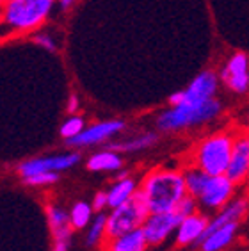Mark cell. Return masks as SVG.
Listing matches in <instances>:
<instances>
[{
    "mask_svg": "<svg viewBox=\"0 0 249 251\" xmlns=\"http://www.w3.org/2000/svg\"><path fill=\"white\" fill-rule=\"evenodd\" d=\"M70 218H72V225L75 228H84L87 223L91 221V207L84 201L75 203V207L72 208Z\"/></svg>",
    "mask_w": 249,
    "mask_h": 251,
    "instance_id": "cell-22",
    "label": "cell"
},
{
    "mask_svg": "<svg viewBox=\"0 0 249 251\" xmlns=\"http://www.w3.org/2000/svg\"><path fill=\"white\" fill-rule=\"evenodd\" d=\"M206 221L205 216H199V214H191L187 218L182 219L180 226H178L176 233V242L178 244H191V242H199L201 235L206 230Z\"/></svg>",
    "mask_w": 249,
    "mask_h": 251,
    "instance_id": "cell-14",
    "label": "cell"
},
{
    "mask_svg": "<svg viewBox=\"0 0 249 251\" xmlns=\"http://www.w3.org/2000/svg\"><path fill=\"white\" fill-rule=\"evenodd\" d=\"M124 123L120 120H112V121H101V123H96V125L89 126V128H84L78 135L75 137H70L66 139V143L70 146H91L98 145V143H103L105 139L112 137L114 134L123 130Z\"/></svg>",
    "mask_w": 249,
    "mask_h": 251,
    "instance_id": "cell-11",
    "label": "cell"
},
{
    "mask_svg": "<svg viewBox=\"0 0 249 251\" xmlns=\"http://www.w3.org/2000/svg\"><path fill=\"white\" fill-rule=\"evenodd\" d=\"M221 101L212 98L203 103H180L171 105L157 120V126L164 132H176L191 126L208 123L221 114Z\"/></svg>",
    "mask_w": 249,
    "mask_h": 251,
    "instance_id": "cell-2",
    "label": "cell"
},
{
    "mask_svg": "<svg viewBox=\"0 0 249 251\" xmlns=\"http://www.w3.org/2000/svg\"><path fill=\"white\" fill-rule=\"evenodd\" d=\"M34 41L38 45H41L43 49H47V50H50V52H55V43H53V39L50 38V36H47V34H38L36 38H34Z\"/></svg>",
    "mask_w": 249,
    "mask_h": 251,
    "instance_id": "cell-27",
    "label": "cell"
},
{
    "mask_svg": "<svg viewBox=\"0 0 249 251\" xmlns=\"http://www.w3.org/2000/svg\"><path fill=\"white\" fill-rule=\"evenodd\" d=\"M68 248H70V241L68 239H61V241H55L53 251H68Z\"/></svg>",
    "mask_w": 249,
    "mask_h": 251,
    "instance_id": "cell-30",
    "label": "cell"
},
{
    "mask_svg": "<svg viewBox=\"0 0 249 251\" xmlns=\"http://www.w3.org/2000/svg\"><path fill=\"white\" fill-rule=\"evenodd\" d=\"M226 175L233 184H240L246 180V176H249V134H240L235 137Z\"/></svg>",
    "mask_w": 249,
    "mask_h": 251,
    "instance_id": "cell-12",
    "label": "cell"
},
{
    "mask_svg": "<svg viewBox=\"0 0 249 251\" xmlns=\"http://www.w3.org/2000/svg\"><path fill=\"white\" fill-rule=\"evenodd\" d=\"M121 164H123V160L114 150H105L95 153L87 160V169H91V171H116L121 168Z\"/></svg>",
    "mask_w": 249,
    "mask_h": 251,
    "instance_id": "cell-18",
    "label": "cell"
},
{
    "mask_svg": "<svg viewBox=\"0 0 249 251\" xmlns=\"http://www.w3.org/2000/svg\"><path fill=\"white\" fill-rule=\"evenodd\" d=\"M233 185L235 184L228 178V175L210 176L199 200L208 208H223L226 203L230 201L231 194H233Z\"/></svg>",
    "mask_w": 249,
    "mask_h": 251,
    "instance_id": "cell-10",
    "label": "cell"
},
{
    "mask_svg": "<svg viewBox=\"0 0 249 251\" xmlns=\"http://www.w3.org/2000/svg\"><path fill=\"white\" fill-rule=\"evenodd\" d=\"M25 184L27 185H48L59 180L57 171H43V173H36L30 176H25Z\"/></svg>",
    "mask_w": 249,
    "mask_h": 251,
    "instance_id": "cell-25",
    "label": "cell"
},
{
    "mask_svg": "<svg viewBox=\"0 0 249 251\" xmlns=\"http://www.w3.org/2000/svg\"><path fill=\"white\" fill-rule=\"evenodd\" d=\"M73 2H75V0H59V4H61L62 9H66V7H70V5H72Z\"/></svg>",
    "mask_w": 249,
    "mask_h": 251,
    "instance_id": "cell-31",
    "label": "cell"
},
{
    "mask_svg": "<svg viewBox=\"0 0 249 251\" xmlns=\"http://www.w3.org/2000/svg\"><path fill=\"white\" fill-rule=\"evenodd\" d=\"M77 109H78V98L77 95H72L70 100H68V112L73 114V112H77Z\"/></svg>",
    "mask_w": 249,
    "mask_h": 251,
    "instance_id": "cell-29",
    "label": "cell"
},
{
    "mask_svg": "<svg viewBox=\"0 0 249 251\" xmlns=\"http://www.w3.org/2000/svg\"><path fill=\"white\" fill-rule=\"evenodd\" d=\"M237 226H239V221L228 223L224 226H221L219 230L212 232L210 235L206 237L205 241L201 242V250L203 251H221L224 250L231 241H233L235 232H237Z\"/></svg>",
    "mask_w": 249,
    "mask_h": 251,
    "instance_id": "cell-16",
    "label": "cell"
},
{
    "mask_svg": "<svg viewBox=\"0 0 249 251\" xmlns=\"http://www.w3.org/2000/svg\"><path fill=\"white\" fill-rule=\"evenodd\" d=\"M221 80L233 93L249 91V55L244 52H235L226 61L224 68L219 73Z\"/></svg>",
    "mask_w": 249,
    "mask_h": 251,
    "instance_id": "cell-7",
    "label": "cell"
},
{
    "mask_svg": "<svg viewBox=\"0 0 249 251\" xmlns=\"http://www.w3.org/2000/svg\"><path fill=\"white\" fill-rule=\"evenodd\" d=\"M182 219H183V216L178 214L176 210L149 214L148 219H146L143 225L144 235H146L148 244H160L162 241H166L169 233L180 226Z\"/></svg>",
    "mask_w": 249,
    "mask_h": 251,
    "instance_id": "cell-8",
    "label": "cell"
},
{
    "mask_svg": "<svg viewBox=\"0 0 249 251\" xmlns=\"http://www.w3.org/2000/svg\"><path fill=\"white\" fill-rule=\"evenodd\" d=\"M135 191H137V189H135V182L132 178L126 176V178H123V180H118V182L110 187L109 193H107V196H109V207H112V208L120 207L121 203L126 201Z\"/></svg>",
    "mask_w": 249,
    "mask_h": 251,
    "instance_id": "cell-19",
    "label": "cell"
},
{
    "mask_svg": "<svg viewBox=\"0 0 249 251\" xmlns=\"http://www.w3.org/2000/svg\"><path fill=\"white\" fill-rule=\"evenodd\" d=\"M2 2H4V0H0V4H2Z\"/></svg>",
    "mask_w": 249,
    "mask_h": 251,
    "instance_id": "cell-33",
    "label": "cell"
},
{
    "mask_svg": "<svg viewBox=\"0 0 249 251\" xmlns=\"http://www.w3.org/2000/svg\"><path fill=\"white\" fill-rule=\"evenodd\" d=\"M52 4L53 0H9L2 15V24L16 32L30 30L43 24Z\"/></svg>",
    "mask_w": 249,
    "mask_h": 251,
    "instance_id": "cell-5",
    "label": "cell"
},
{
    "mask_svg": "<svg viewBox=\"0 0 249 251\" xmlns=\"http://www.w3.org/2000/svg\"><path fill=\"white\" fill-rule=\"evenodd\" d=\"M148 246L146 235H144L143 226L135 228L132 232H126L120 237L109 239L107 251H144Z\"/></svg>",
    "mask_w": 249,
    "mask_h": 251,
    "instance_id": "cell-15",
    "label": "cell"
},
{
    "mask_svg": "<svg viewBox=\"0 0 249 251\" xmlns=\"http://www.w3.org/2000/svg\"><path fill=\"white\" fill-rule=\"evenodd\" d=\"M174 210H176L178 214H182L183 218L194 214L196 212V201H194V196H183V200L178 203Z\"/></svg>",
    "mask_w": 249,
    "mask_h": 251,
    "instance_id": "cell-26",
    "label": "cell"
},
{
    "mask_svg": "<svg viewBox=\"0 0 249 251\" xmlns=\"http://www.w3.org/2000/svg\"><path fill=\"white\" fill-rule=\"evenodd\" d=\"M47 216H48V223H50V228H52V233H53V237H55V241L70 239V235H72V230H70V221H72V218H70L64 210H61V208H57V207H48Z\"/></svg>",
    "mask_w": 249,
    "mask_h": 251,
    "instance_id": "cell-17",
    "label": "cell"
},
{
    "mask_svg": "<svg viewBox=\"0 0 249 251\" xmlns=\"http://www.w3.org/2000/svg\"><path fill=\"white\" fill-rule=\"evenodd\" d=\"M233 141L235 137L228 132H217L205 137L194 151V164L210 176L226 175L233 151Z\"/></svg>",
    "mask_w": 249,
    "mask_h": 251,
    "instance_id": "cell-3",
    "label": "cell"
},
{
    "mask_svg": "<svg viewBox=\"0 0 249 251\" xmlns=\"http://www.w3.org/2000/svg\"><path fill=\"white\" fill-rule=\"evenodd\" d=\"M80 160L78 153H66V155H55V157H41V159H30L22 162L18 171L22 176H30L43 171H62V169L73 168Z\"/></svg>",
    "mask_w": 249,
    "mask_h": 251,
    "instance_id": "cell-9",
    "label": "cell"
},
{
    "mask_svg": "<svg viewBox=\"0 0 249 251\" xmlns=\"http://www.w3.org/2000/svg\"><path fill=\"white\" fill-rule=\"evenodd\" d=\"M149 216V208L143 191H135L132 196L120 207L112 210L107 218V239H114L126 232H132L135 228H141Z\"/></svg>",
    "mask_w": 249,
    "mask_h": 251,
    "instance_id": "cell-4",
    "label": "cell"
},
{
    "mask_svg": "<svg viewBox=\"0 0 249 251\" xmlns=\"http://www.w3.org/2000/svg\"><path fill=\"white\" fill-rule=\"evenodd\" d=\"M105 230H107V216L105 214H98L91 225V230L87 233V244L89 246L96 244L101 239V235L105 233Z\"/></svg>",
    "mask_w": 249,
    "mask_h": 251,
    "instance_id": "cell-23",
    "label": "cell"
},
{
    "mask_svg": "<svg viewBox=\"0 0 249 251\" xmlns=\"http://www.w3.org/2000/svg\"><path fill=\"white\" fill-rule=\"evenodd\" d=\"M157 134L153 132H148V134H143L139 137H134V139L123 141V143H110L109 150L114 151H139L144 148H149L151 145L157 143Z\"/></svg>",
    "mask_w": 249,
    "mask_h": 251,
    "instance_id": "cell-20",
    "label": "cell"
},
{
    "mask_svg": "<svg viewBox=\"0 0 249 251\" xmlns=\"http://www.w3.org/2000/svg\"><path fill=\"white\" fill-rule=\"evenodd\" d=\"M109 205V196H107V193H98L95 196V201H93V208L95 210H101L103 207H107Z\"/></svg>",
    "mask_w": 249,
    "mask_h": 251,
    "instance_id": "cell-28",
    "label": "cell"
},
{
    "mask_svg": "<svg viewBox=\"0 0 249 251\" xmlns=\"http://www.w3.org/2000/svg\"><path fill=\"white\" fill-rule=\"evenodd\" d=\"M246 210H248V201H246V200H235V201L224 205L219 216H216V218L206 225V230L201 235V239H199V242H203L212 232L219 230L221 226H224V225H228V223L239 221V219L246 214Z\"/></svg>",
    "mask_w": 249,
    "mask_h": 251,
    "instance_id": "cell-13",
    "label": "cell"
},
{
    "mask_svg": "<svg viewBox=\"0 0 249 251\" xmlns=\"http://www.w3.org/2000/svg\"><path fill=\"white\" fill-rule=\"evenodd\" d=\"M126 178V171H121V173H118V180H123Z\"/></svg>",
    "mask_w": 249,
    "mask_h": 251,
    "instance_id": "cell-32",
    "label": "cell"
},
{
    "mask_svg": "<svg viewBox=\"0 0 249 251\" xmlns=\"http://www.w3.org/2000/svg\"><path fill=\"white\" fill-rule=\"evenodd\" d=\"M84 130V120L78 116H73L70 120H66L61 126V135L64 139H70V137H75L80 132Z\"/></svg>",
    "mask_w": 249,
    "mask_h": 251,
    "instance_id": "cell-24",
    "label": "cell"
},
{
    "mask_svg": "<svg viewBox=\"0 0 249 251\" xmlns=\"http://www.w3.org/2000/svg\"><path fill=\"white\" fill-rule=\"evenodd\" d=\"M143 194L149 214L171 212L187 196L185 176L173 169H155L143 182Z\"/></svg>",
    "mask_w": 249,
    "mask_h": 251,
    "instance_id": "cell-1",
    "label": "cell"
},
{
    "mask_svg": "<svg viewBox=\"0 0 249 251\" xmlns=\"http://www.w3.org/2000/svg\"><path fill=\"white\" fill-rule=\"evenodd\" d=\"M183 176H185L187 193L191 194V196H194V198H199V196H201L203 189H205L206 182H208V178H210V175L205 173V171L199 169L198 166L187 169Z\"/></svg>",
    "mask_w": 249,
    "mask_h": 251,
    "instance_id": "cell-21",
    "label": "cell"
},
{
    "mask_svg": "<svg viewBox=\"0 0 249 251\" xmlns=\"http://www.w3.org/2000/svg\"><path fill=\"white\" fill-rule=\"evenodd\" d=\"M219 75L214 70H203L192 78V82L182 89V91L173 93L169 97L171 105H180V103H203L206 100L216 98L217 87H219Z\"/></svg>",
    "mask_w": 249,
    "mask_h": 251,
    "instance_id": "cell-6",
    "label": "cell"
}]
</instances>
